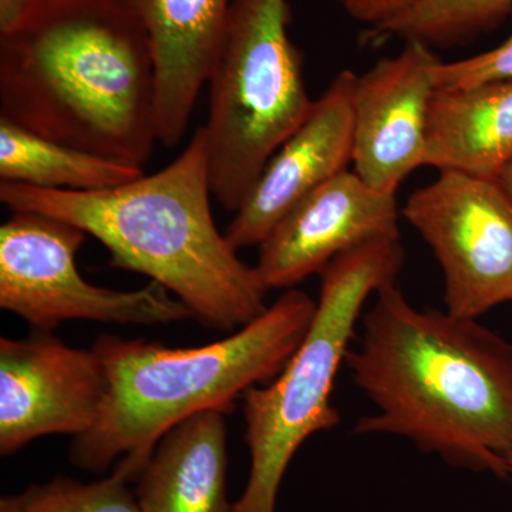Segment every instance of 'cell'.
Returning a JSON list of instances; mask_svg holds the SVG:
<instances>
[{"label":"cell","instance_id":"obj_1","mask_svg":"<svg viewBox=\"0 0 512 512\" xmlns=\"http://www.w3.org/2000/svg\"><path fill=\"white\" fill-rule=\"evenodd\" d=\"M345 363L377 410L356 434L404 437L450 466L508 477L511 342L477 319L414 308L393 284L362 316Z\"/></svg>","mask_w":512,"mask_h":512},{"label":"cell","instance_id":"obj_2","mask_svg":"<svg viewBox=\"0 0 512 512\" xmlns=\"http://www.w3.org/2000/svg\"><path fill=\"white\" fill-rule=\"evenodd\" d=\"M0 119L144 168L158 143L146 30L117 0H33L0 32Z\"/></svg>","mask_w":512,"mask_h":512},{"label":"cell","instance_id":"obj_3","mask_svg":"<svg viewBox=\"0 0 512 512\" xmlns=\"http://www.w3.org/2000/svg\"><path fill=\"white\" fill-rule=\"evenodd\" d=\"M211 195L204 126L173 163L119 187L45 190L0 181V201L10 211L76 225L107 248L113 268L148 276L202 326L232 333L268 309V289L218 231Z\"/></svg>","mask_w":512,"mask_h":512},{"label":"cell","instance_id":"obj_4","mask_svg":"<svg viewBox=\"0 0 512 512\" xmlns=\"http://www.w3.org/2000/svg\"><path fill=\"white\" fill-rule=\"evenodd\" d=\"M318 302L288 289L259 318L200 348L173 349L146 339L103 335L93 350L107 393L92 429L73 437L79 470L137 480L171 429L204 412L231 413L251 387L271 382L301 345Z\"/></svg>","mask_w":512,"mask_h":512},{"label":"cell","instance_id":"obj_5","mask_svg":"<svg viewBox=\"0 0 512 512\" xmlns=\"http://www.w3.org/2000/svg\"><path fill=\"white\" fill-rule=\"evenodd\" d=\"M404 265L400 238L367 242L320 272L315 316L301 345L271 382L242 396L251 470L231 512H276L286 470L309 437L340 423L330 403L367 299L393 285Z\"/></svg>","mask_w":512,"mask_h":512},{"label":"cell","instance_id":"obj_6","mask_svg":"<svg viewBox=\"0 0 512 512\" xmlns=\"http://www.w3.org/2000/svg\"><path fill=\"white\" fill-rule=\"evenodd\" d=\"M288 0H231L208 74L212 195L235 212L266 163L311 114Z\"/></svg>","mask_w":512,"mask_h":512},{"label":"cell","instance_id":"obj_7","mask_svg":"<svg viewBox=\"0 0 512 512\" xmlns=\"http://www.w3.org/2000/svg\"><path fill=\"white\" fill-rule=\"evenodd\" d=\"M87 237L69 222L12 212L0 227V308L45 333L70 320L153 326L195 319L157 282L134 291L87 282L76 262Z\"/></svg>","mask_w":512,"mask_h":512},{"label":"cell","instance_id":"obj_8","mask_svg":"<svg viewBox=\"0 0 512 512\" xmlns=\"http://www.w3.org/2000/svg\"><path fill=\"white\" fill-rule=\"evenodd\" d=\"M402 215L439 261L447 312L477 319L512 302V202L497 180L440 171Z\"/></svg>","mask_w":512,"mask_h":512},{"label":"cell","instance_id":"obj_9","mask_svg":"<svg viewBox=\"0 0 512 512\" xmlns=\"http://www.w3.org/2000/svg\"><path fill=\"white\" fill-rule=\"evenodd\" d=\"M107 393L103 362L52 333L0 339V454L53 434L92 429Z\"/></svg>","mask_w":512,"mask_h":512},{"label":"cell","instance_id":"obj_10","mask_svg":"<svg viewBox=\"0 0 512 512\" xmlns=\"http://www.w3.org/2000/svg\"><path fill=\"white\" fill-rule=\"evenodd\" d=\"M430 46L409 40L402 52L383 57L357 76L353 92V171L383 194L424 165L433 69Z\"/></svg>","mask_w":512,"mask_h":512},{"label":"cell","instance_id":"obj_11","mask_svg":"<svg viewBox=\"0 0 512 512\" xmlns=\"http://www.w3.org/2000/svg\"><path fill=\"white\" fill-rule=\"evenodd\" d=\"M383 238H400L396 195L376 191L348 170L279 221L259 245L256 272L268 291L292 289L339 255Z\"/></svg>","mask_w":512,"mask_h":512},{"label":"cell","instance_id":"obj_12","mask_svg":"<svg viewBox=\"0 0 512 512\" xmlns=\"http://www.w3.org/2000/svg\"><path fill=\"white\" fill-rule=\"evenodd\" d=\"M356 79L350 70L340 72L313 103L308 119L266 163L225 231L235 251L259 247L303 198L349 170Z\"/></svg>","mask_w":512,"mask_h":512},{"label":"cell","instance_id":"obj_13","mask_svg":"<svg viewBox=\"0 0 512 512\" xmlns=\"http://www.w3.org/2000/svg\"><path fill=\"white\" fill-rule=\"evenodd\" d=\"M146 30L157 79L158 143L183 140L220 47L231 0H117Z\"/></svg>","mask_w":512,"mask_h":512},{"label":"cell","instance_id":"obj_14","mask_svg":"<svg viewBox=\"0 0 512 512\" xmlns=\"http://www.w3.org/2000/svg\"><path fill=\"white\" fill-rule=\"evenodd\" d=\"M225 413L192 416L161 439L137 478L140 512H231Z\"/></svg>","mask_w":512,"mask_h":512},{"label":"cell","instance_id":"obj_15","mask_svg":"<svg viewBox=\"0 0 512 512\" xmlns=\"http://www.w3.org/2000/svg\"><path fill=\"white\" fill-rule=\"evenodd\" d=\"M511 161L512 80L434 92L424 165L495 180Z\"/></svg>","mask_w":512,"mask_h":512},{"label":"cell","instance_id":"obj_16","mask_svg":"<svg viewBox=\"0 0 512 512\" xmlns=\"http://www.w3.org/2000/svg\"><path fill=\"white\" fill-rule=\"evenodd\" d=\"M144 174V168L57 143L0 119L2 181L45 190L100 191L130 183Z\"/></svg>","mask_w":512,"mask_h":512},{"label":"cell","instance_id":"obj_17","mask_svg":"<svg viewBox=\"0 0 512 512\" xmlns=\"http://www.w3.org/2000/svg\"><path fill=\"white\" fill-rule=\"evenodd\" d=\"M511 12L512 0H423L373 35L430 47L464 45L498 28Z\"/></svg>","mask_w":512,"mask_h":512},{"label":"cell","instance_id":"obj_18","mask_svg":"<svg viewBox=\"0 0 512 512\" xmlns=\"http://www.w3.org/2000/svg\"><path fill=\"white\" fill-rule=\"evenodd\" d=\"M128 483L117 471L89 484L56 477L15 495L16 508L18 512H140L137 495Z\"/></svg>","mask_w":512,"mask_h":512},{"label":"cell","instance_id":"obj_19","mask_svg":"<svg viewBox=\"0 0 512 512\" xmlns=\"http://www.w3.org/2000/svg\"><path fill=\"white\" fill-rule=\"evenodd\" d=\"M433 80L436 90L512 80V33L500 46L488 52L457 62L440 60L433 69Z\"/></svg>","mask_w":512,"mask_h":512},{"label":"cell","instance_id":"obj_20","mask_svg":"<svg viewBox=\"0 0 512 512\" xmlns=\"http://www.w3.org/2000/svg\"><path fill=\"white\" fill-rule=\"evenodd\" d=\"M350 18L373 30L389 25L406 15L423 0H335Z\"/></svg>","mask_w":512,"mask_h":512},{"label":"cell","instance_id":"obj_21","mask_svg":"<svg viewBox=\"0 0 512 512\" xmlns=\"http://www.w3.org/2000/svg\"><path fill=\"white\" fill-rule=\"evenodd\" d=\"M33 0H0V32L12 28Z\"/></svg>","mask_w":512,"mask_h":512},{"label":"cell","instance_id":"obj_22","mask_svg":"<svg viewBox=\"0 0 512 512\" xmlns=\"http://www.w3.org/2000/svg\"><path fill=\"white\" fill-rule=\"evenodd\" d=\"M495 180H497V183L500 184V187L503 188V191L512 202V161L507 167L503 168V171L498 174Z\"/></svg>","mask_w":512,"mask_h":512},{"label":"cell","instance_id":"obj_23","mask_svg":"<svg viewBox=\"0 0 512 512\" xmlns=\"http://www.w3.org/2000/svg\"><path fill=\"white\" fill-rule=\"evenodd\" d=\"M0 512H18L15 495H5V497H2V500H0Z\"/></svg>","mask_w":512,"mask_h":512},{"label":"cell","instance_id":"obj_24","mask_svg":"<svg viewBox=\"0 0 512 512\" xmlns=\"http://www.w3.org/2000/svg\"><path fill=\"white\" fill-rule=\"evenodd\" d=\"M508 477H510L512 481V454L510 458H508Z\"/></svg>","mask_w":512,"mask_h":512}]
</instances>
